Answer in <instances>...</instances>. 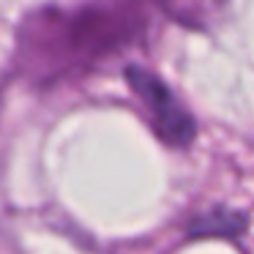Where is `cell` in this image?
<instances>
[{"mask_svg": "<svg viewBox=\"0 0 254 254\" xmlns=\"http://www.w3.org/2000/svg\"><path fill=\"white\" fill-rule=\"evenodd\" d=\"M148 30V0H90L77 8H41L19 28L17 66L36 85L82 77L137 47Z\"/></svg>", "mask_w": 254, "mask_h": 254, "instance_id": "1", "label": "cell"}, {"mask_svg": "<svg viewBox=\"0 0 254 254\" xmlns=\"http://www.w3.org/2000/svg\"><path fill=\"white\" fill-rule=\"evenodd\" d=\"M126 79L156 137L161 142H167L170 148L191 145L194 134H197V123H194L191 112L178 101V96L148 68L128 66Z\"/></svg>", "mask_w": 254, "mask_h": 254, "instance_id": "2", "label": "cell"}, {"mask_svg": "<svg viewBox=\"0 0 254 254\" xmlns=\"http://www.w3.org/2000/svg\"><path fill=\"white\" fill-rule=\"evenodd\" d=\"M243 230H246V216L227 208L210 210L189 227L191 235H241Z\"/></svg>", "mask_w": 254, "mask_h": 254, "instance_id": "3", "label": "cell"}]
</instances>
